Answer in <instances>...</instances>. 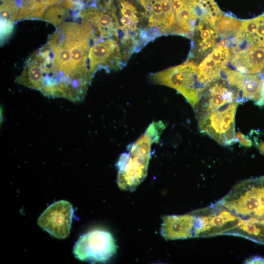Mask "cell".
Returning <instances> with one entry per match:
<instances>
[{
	"label": "cell",
	"instance_id": "cell-1",
	"mask_svg": "<svg viewBox=\"0 0 264 264\" xmlns=\"http://www.w3.org/2000/svg\"><path fill=\"white\" fill-rule=\"evenodd\" d=\"M66 20L29 57L17 81L45 95L80 99L95 73L89 55L98 36L87 21Z\"/></svg>",
	"mask_w": 264,
	"mask_h": 264
},
{
	"label": "cell",
	"instance_id": "cell-2",
	"mask_svg": "<svg viewBox=\"0 0 264 264\" xmlns=\"http://www.w3.org/2000/svg\"><path fill=\"white\" fill-rule=\"evenodd\" d=\"M165 128L161 121H153L135 142L127 147L117 163V183L121 190L133 191L145 178L152 145L158 143Z\"/></svg>",
	"mask_w": 264,
	"mask_h": 264
},
{
	"label": "cell",
	"instance_id": "cell-3",
	"mask_svg": "<svg viewBox=\"0 0 264 264\" xmlns=\"http://www.w3.org/2000/svg\"><path fill=\"white\" fill-rule=\"evenodd\" d=\"M217 203L241 219L264 217V176L241 181Z\"/></svg>",
	"mask_w": 264,
	"mask_h": 264
},
{
	"label": "cell",
	"instance_id": "cell-4",
	"mask_svg": "<svg viewBox=\"0 0 264 264\" xmlns=\"http://www.w3.org/2000/svg\"><path fill=\"white\" fill-rule=\"evenodd\" d=\"M198 66L193 60L152 75L154 83L171 87L180 93L194 109L204 88L198 80Z\"/></svg>",
	"mask_w": 264,
	"mask_h": 264
},
{
	"label": "cell",
	"instance_id": "cell-5",
	"mask_svg": "<svg viewBox=\"0 0 264 264\" xmlns=\"http://www.w3.org/2000/svg\"><path fill=\"white\" fill-rule=\"evenodd\" d=\"M238 104L237 102L227 103L197 118L200 131L221 145L236 143L235 118Z\"/></svg>",
	"mask_w": 264,
	"mask_h": 264
},
{
	"label": "cell",
	"instance_id": "cell-6",
	"mask_svg": "<svg viewBox=\"0 0 264 264\" xmlns=\"http://www.w3.org/2000/svg\"><path fill=\"white\" fill-rule=\"evenodd\" d=\"M117 248L110 233L95 229L79 237L74 245L73 253L81 261L105 262L116 253Z\"/></svg>",
	"mask_w": 264,
	"mask_h": 264
},
{
	"label": "cell",
	"instance_id": "cell-7",
	"mask_svg": "<svg viewBox=\"0 0 264 264\" xmlns=\"http://www.w3.org/2000/svg\"><path fill=\"white\" fill-rule=\"evenodd\" d=\"M193 212L197 217L195 237L226 234L240 220L239 217L217 203Z\"/></svg>",
	"mask_w": 264,
	"mask_h": 264
},
{
	"label": "cell",
	"instance_id": "cell-8",
	"mask_svg": "<svg viewBox=\"0 0 264 264\" xmlns=\"http://www.w3.org/2000/svg\"><path fill=\"white\" fill-rule=\"evenodd\" d=\"M232 102L241 104L239 93L221 75L220 78L207 85L202 91L199 102L194 109L196 118Z\"/></svg>",
	"mask_w": 264,
	"mask_h": 264
},
{
	"label": "cell",
	"instance_id": "cell-9",
	"mask_svg": "<svg viewBox=\"0 0 264 264\" xmlns=\"http://www.w3.org/2000/svg\"><path fill=\"white\" fill-rule=\"evenodd\" d=\"M74 210L66 200H59L48 206L39 216L38 225L51 236L65 239L70 234Z\"/></svg>",
	"mask_w": 264,
	"mask_h": 264
},
{
	"label": "cell",
	"instance_id": "cell-10",
	"mask_svg": "<svg viewBox=\"0 0 264 264\" xmlns=\"http://www.w3.org/2000/svg\"><path fill=\"white\" fill-rule=\"evenodd\" d=\"M63 0H0V13L15 23L27 19H42L51 6Z\"/></svg>",
	"mask_w": 264,
	"mask_h": 264
},
{
	"label": "cell",
	"instance_id": "cell-11",
	"mask_svg": "<svg viewBox=\"0 0 264 264\" xmlns=\"http://www.w3.org/2000/svg\"><path fill=\"white\" fill-rule=\"evenodd\" d=\"M230 49L226 45L214 48L198 66V80L205 88L220 78L230 61Z\"/></svg>",
	"mask_w": 264,
	"mask_h": 264
},
{
	"label": "cell",
	"instance_id": "cell-12",
	"mask_svg": "<svg viewBox=\"0 0 264 264\" xmlns=\"http://www.w3.org/2000/svg\"><path fill=\"white\" fill-rule=\"evenodd\" d=\"M232 51L251 47H264V14L243 21L232 40Z\"/></svg>",
	"mask_w": 264,
	"mask_h": 264
},
{
	"label": "cell",
	"instance_id": "cell-13",
	"mask_svg": "<svg viewBox=\"0 0 264 264\" xmlns=\"http://www.w3.org/2000/svg\"><path fill=\"white\" fill-rule=\"evenodd\" d=\"M225 76L229 85L238 90L242 104L251 100L257 105L262 97V77L257 74H243L229 69Z\"/></svg>",
	"mask_w": 264,
	"mask_h": 264
},
{
	"label": "cell",
	"instance_id": "cell-14",
	"mask_svg": "<svg viewBox=\"0 0 264 264\" xmlns=\"http://www.w3.org/2000/svg\"><path fill=\"white\" fill-rule=\"evenodd\" d=\"M162 220L161 234L165 239L195 237L197 218L193 211L184 215L164 216Z\"/></svg>",
	"mask_w": 264,
	"mask_h": 264
},
{
	"label": "cell",
	"instance_id": "cell-15",
	"mask_svg": "<svg viewBox=\"0 0 264 264\" xmlns=\"http://www.w3.org/2000/svg\"><path fill=\"white\" fill-rule=\"evenodd\" d=\"M232 52L231 64L238 72L251 74L264 68V47H251Z\"/></svg>",
	"mask_w": 264,
	"mask_h": 264
},
{
	"label": "cell",
	"instance_id": "cell-16",
	"mask_svg": "<svg viewBox=\"0 0 264 264\" xmlns=\"http://www.w3.org/2000/svg\"><path fill=\"white\" fill-rule=\"evenodd\" d=\"M214 25L207 20L199 21L196 26L192 37L194 49L192 55L201 58L219 46L218 39L219 35L216 32Z\"/></svg>",
	"mask_w": 264,
	"mask_h": 264
},
{
	"label": "cell",
	"instance_id": "cell-17",
	"mask_svg": "<svg viewBox=\"0 0 264 264\" xmlns=\"http://www.w3.org/2000/svg\"><path fill=\"white\" fill-rule=\"evenodd\" d=\"M226 234L239 235L264 243V224L240 219L239 224Z\"/></svg>",
	"mask_w": 264,
	"mask_h": 264
},
{
	"label": "cell",
	"instance_id": "cell-18",
	"mask_svg": "<svg viewBox=\"0 0 264 264\" xmlns=\"http://www.w3.org/2000/svg\"><path fill=\"white\" fill-rule=\"evenodd\" d=\"M241 23L235 18L222 15L215 22L214 28L219 36L228 38L235 36Z\"/></svg>",
	"mask_w": 264,
	"mask_h": 264
},
{
	"label": "cell",
	"instance_id": "cell-19",
	"mask_svg": "<svg viewBox=\"0 0 264 264\" xmlns=\"http://www.w3.org/2000/svg\"><path fill=\"white\" fill-rule=\"evenodd\" d=\"M235 134L237 141L242 146L250 147L253 145L252 140L248 136L244 135L240 132H237Z\"/></svg>",
	"mask_w": 264,
	"mask_h": 264
},
{
	"label": "cell",
	"instance_id": "cell-20",
	"mask_svg": "<svg viewBox=\"0 0 264 264\" xmlns=\"http://www.w3.org/2000/svg\"><path fill=\"white\" fill-rule=\"evenodd\" d=\"M246 264H264V258L258 257L254 256L252 258H249L246 262Z\"/></svg>",
	"mask_w": 264,
	"mask_h": 264
},
{
	"label": "cell",
	"instance_id": "cell-21",
	"mask_svg": "<svg viewBox=\"0 0 264 264\" xmlns=\"http://www.w3.org/2000/svg\"><path fill=\"white\" fill-rule=\"evenodd\" d=\"M257 148L262 154L264 155V142L258 144Z\"/></svg>",
	"mask_w": 264,
	"mask_h": 264
}]
</instances>
